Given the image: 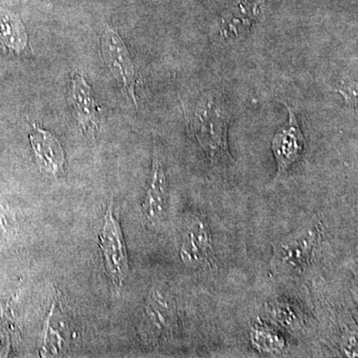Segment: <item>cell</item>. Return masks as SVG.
I'll return each instance as SVG.
<instances>
[{
	"instance_id": "obj_1",
	"label": "cell",
	"mask_w": 358,
	"mask_h": 358,
	"mask_svg": "<svg viewBox=\"0 0 358 358\" xmlns=\"http://www.w3.org/2000/svg\"><path fill=\"white\" fill-rule=\"evenodd\" d=\"M231 117L227 98L218 89L202 91L188 110V131L211 166L234 162L228 141Z\"/></svg>"
},
{
	"instance_id": "obj_2",
	"label": "cell",
	"mask_w": 358,
	"mask_h": 358,
	"mask_svg": "<svg viewBox=\"0 0 358 358\" xmlns=\"http://www.w3.org/2000/svg\"><path fill=\"white\" fill-rule=\"evenodd\" d=\"M322 236V224L313 223L273 244L271 267L275 274L299 275L315 259Z\"/></svg>"
},
{
	"instance_id": "obj_3",
	"label": "cell",
	"mask_w": 358,
	"mask_h": 358,
	"mask_svg": "<svg viewBox=\"0 0 358 358\" xmlns=\"http://www.w3.org/2000/svg\"><path fill=\"white\" fill-rule=\"evenodd\" d=\"M263 16L262 0H234L224 9L211 32L212 40L235 46L248 38Z\"/></svg>"
},
{
	"instance_id": "obj_4",
	"label": "cell",
	"mask_w": 358,
	"mask_h": 358,
	"mask_svg": "<svg viewBox=\"0 0 358 358\" xmlns=\"http://www.w3.org/2000/svg\"><path fill=\"white\" fill-rule=\"evenodd\" d=\"M179 257L186 267L210 272L217 268L210 226L201 214L186 218L181 233Z\"/></svg>"
},
{
	"instance_id": "obj_5",
	"label": "cell",
	"mask_w": 358,
	"mask_h": 358,
	"mask_svg": "<svg viewBox=\"0 0 358 358\" xmlns=\"http://www.w3.org/2000/svg\"><path fill=\"white\" fill-rule=\"evenodd\" d=\"M99 248L102 251L106 272L113 286L121 289L129 273V256L121 224L112 203L108 206L103 217L99 234Z\"/></svg>"
},
{
	"instance_id": "obj_6",
	"label": "cell",
	"mask_w": 358,
	"mask_h": 358,
	"mask_svg": "<svg viewBox=\"0 0 358 358\" xmlns=\"http://www.w3.org/2000/svg\"><path fill=\"white\" fill-rule=\"evenodd\" d=\"M284 105L288 110V121L275 131L271 143V148L277 164L274 181L282 180L292 167L300 162L307 150V140L296 110L287 102H284Z\"/></svg>"
},
{
	"instance_id": "obj_7",
	"label": "cell",
	"mask_w": 358,
	"mask_h": 358,
	"mask_svg": "<svg viewBox=\"0 0 358 358\" xmlns=\"http://www.w3.org/2000/svg\"><path fill=\"white\" fill-rule=\"evenodd\" d=\"M101 49L103 62L113 76L131 96L134 107L138 108L136 98V70L133 59L119 32L109 25L105 26L102 34Z\"/></svg>"
},
{
	"instance_id": "obj_8",
	"label": "cell",
	"mask_w": 358,
	"mask_h": 358,
	"mask_svg": "<svg viewBox=\"0 0 358 358\" xmlns=\"http://www.w3.org/2000/svg\"><path fill=\"white\" fill-rule=\"evenodd\" d=\"M178 310L171 294L159 287L148 294L143 308V326L148 338H166L178 327Z\"/></svg>"
},
{
	"instance_id": "obj_9",
	"label": "cell",
	"mask_w": 358,
	"mask_h": 358,
	"mask_svg": "<svg viewBox=\"0 0 358 358\" xmlns=\"http://www.w3.org/2000/svg\"><path fill=\"white\" fill-rule=\"evenodd\" d=\"M68 102L84 134L96 136L100 129V110L93 90L82 73L71 74Z\"/></svg>"
},
{
	"instance_id": "obj_10",
	"label": "cell",
	"mask_w": 358,
	"mask_h": 358,
	"mask_svg": "<svg viewBox=\"0 0 358 358\" xmlns=\"http://www.w3.org/2000/svg\"><path fill=\"white\" fill-rule=\"evenodd\" d=\"M31 133L29 134L34 160L42 173L53 178H58L64 173L65 152L57 136L47 131L36 122H31Z\"/></svg>"
},
{
	"instance_id": "obj_11",
	"label": "cell",
	"mask_w": 358,
	"mask_h": 358,
	"mask_svg": "<svg viewBox=\"0 0 358 358\" xmlns=\"http://www.w3.org/2000/svg\"><path fill=\"white\" fill-rule=\"evenodd\" d=\"M169 201V181L166 169L157 155L152 157V169L145 197L141 202V212L148 223L157 224L166 215Z\"/></svg>"
},
{
	"instance_id": "obj_12",
	"label": "cell",
	"mask_w": 358,
	"mask_h": 358,
	"mask_svg": "<svg viewBox=\"0 0 358 358\" xmlns=\"http://www.w3.org/2000/svg\"><path fill=\"white\" fill-rule=\"evenodd\" d=\"M0 42L9 50L21 54L28 47V35L15 14L0 6Z\"/></svg>"
},
{
	"instance_id": "obj_13",
	"label": "cell",
	"mask_w": 358,
	"mask_h": 358,
	"mask_svg": "<svg viewBox=\"0 0 358 358\" xmlns=\"http://www.w3.org/2000/svg\"><path fill=\"white\" fill-rule=\"evenodd\" d=\"M249 338L252 348L262 355H282L288 348L284 336L263 322H256L250 327Z\"/></svg>"
},
{
	"instance_id": "obj_14",
	"label": "cell",
	"mask_w": 358,
	"mask_h": 358,
	"mask_svg": "<svg viewBox=\"0 0 358 358\" xmlns=\"http://www.w3.org/2000/svg\"><path fill=\"white\" fill-rule=\"evenodd\" d=\"M266 313L275 324L288 331H298L305 322L300 308L282 299L268 301L266 305Z\"/></svg>"
},
{
	"instance_id": "obj_15",
	"label": "cell",
	"mask_w": 358,
	"mask_h": 358,
	"mask_svg": "<svg viewBox=\"0 0 358 358\" xmlns=\"http://www.w3.org/2000/svg\"><path fill=\"white\" fill-rule=\"evenodd\" d=\"M333 91L338 92L345 100V105L352 109H357V82H341L336 85Z\"/></svg>"
},
{
	"instance_id": "obj_16",
	"label": "cell",
	"mask_w": 358,
	"mask_h": 358,
	"mask_svg": "<svg viewBox=\"0 0 358 358\" xmlns=\"http://www.w3.org/2000/svg\"><path fill=\"white\" fill-rule=\"evenodd\" d=\"M341 350L348 357H357V333L350 331L343 336L341 343Z\"/></svg>"
}]
</instances>
